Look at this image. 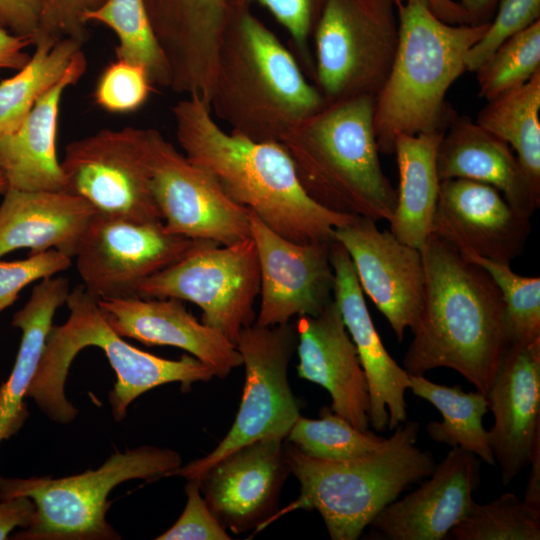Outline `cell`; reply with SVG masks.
<instances>
[{
	"label": "cell",
	"mask_w": 540,
	"mask_h": 540,
	"mask_svg": "<svg viewBox=\"0 0 540 540\" xmlns=\"http://www.w3.org/2000/svg\"><path fill=\"white\" fill-rule=\"evenodd\" d=\"M171 111L185 157L209 173L229 199L282 237L300 244L331 243L335 228L358 217L316 203L303 189L280 142L254 141L224 131L198 97L186 96Z\"/></svg>",
	"instance_id": "1"
},
{
	"label": "cell",
	"mask_w": 540,
	"mask_h": 540,
	"mask_svg": "<svg viewBox=\"0 0 540 540\" xmlns=\"http://www.w3.org/2000/svg\"><path fill=\"white\" fill-rule=\"evenodd\" d=\"M419 250L424 297L403 368L415 376L449 368L486 394L509 346L501 293L481 266L435 234Z\"/></svg>",
	"instance_id": "2"
},
{
	"label": "cell",
	"mask_w": 540,
	"mask_h": 540,
	"mask_svg": "<svg viewBox=\"0 0 540 540\" xmlns=\"http://www.w3.org/2000/svg\"><path fill=\"white\" fill-rule=\"evenodd\" d=\"M324 105L279 38L245 7L231 8L218 49L211 112L231 132L280 142Z\"/></svg>",
	"instance_id": "3"
},
{
	"label": "cell",
	"mask_w": 540,
	"mask_h": 540,
	"mask_svg": "<svg viewBox=\"0 0 540 540\" xmlns=\"http://www.w3.org/2000/svg\"><path fill=\"white\" fill-rule=\"evenodd\" d=\"M398 43L389 75L374 100L379 153H394L399 134L445 131L456 115L445 95L466 71L467 51L484 34L481 25L449 24L427 0H393Z\"/></svg>",
	"instance_id": "4"
},
{
	"label": "cell",
	"mask_w": 540,
	"mask_h": 540,
	"mask_svg": "<svg viewBox=\"0 0 540 540\" xmlns=\"http://www.w3.org/2000/svg\"><path fill=\"white\" fill-rule=\"evenodd\" d=\"M375 98L325 104L280 140L305 192L336 213L391 218L397 190L385 176L373 128Z\"/></svg>",
	"instance_id": "5"
},
{
	"label": "cell",
	"mask_w": 540,
	"mask_h": 540,
	"mask_svg": "<svg viewBox=\"0 0 540 540\" xmlns=\"http://www.w3.org/2000/svg\"><path fill=\"white\" fill-rule=\"evenodd\" d=\"M69 317L65 323L52 326L37 372L26 398H31L51 420L68 424L78 411L65 395V384L75 356L88 346L103 350L116 374L108 398L115 420L121 421L129 405L145 392L172 382L187 389L195 382H207L213 370L194 356L165 359L142 351L115 332L98 299L84 286L70 290L65 303Z\"/></svg>",
	"instance_id": "6"
},
{
	"label": "cell",
	"mask_w": 540,
	"mask_h": 540,
	"mask_svg": "<svg viewBox=\"0 0 540 540\" xmlns=\"http://www.w3.org/2000/svg\"><path fill=\"white\" fill-rule=\"evenodd\" d=\"M419 427V422L406 420L382 448L347 461L313 458L288 442L285 460L300 493L275 512L266 527L286 513L317 510L332 540L358 539L383 508L433 473V455L416 445Z\"/></svg>",
	"instance_id": "7"
},
{
	"label": "cell",
	"mask_w": 540,
	"mask_h": 540,
	"mask_svg": "<svg viewBox=\"0 0 540 540\" xmlns=\"http://www.w3.org/2000/svg\"><path fill=\"white\" fill-rule=\"evenodd\" d=\"M182 466L174 450L141 446L112 454L100 467L62 477L0 476V499L24 496L35 504L31 525L14 535L24 540H114L106 518L110 492L134 480L173 476Z\"/></svg>",
	"instance_id": "8"
},
{
	"label": "cell",
	"mask_w": 540,
	"mask_h": 540,
	"mask_svg": "<svg viewBox=\"0 0 540 540\" xmlns=\"http://www.w3.org/2000/svg\"><path fill=\"white\" fill-rule=\"evenodd\" d=\"M393 0H325L313 32L314 86L325 104L375 98L398 43Z\"/></svg>",
	"instance_id": "9"
},
{
	"label": "cell",
	"mask_w": 540,
	"mask_h": 540,
	"mask_svg": "<svg viewBox=\"0 0 540 540\" xmlns=\"http://www.w3.org/2000/svg\"><path fill=\"white\" fill-rule=\"evenodd\" d=\"M260 270L253 239L220 245L196 240L176 262L147 278L137 290L143 298H175L202 310L201 322L233 344L255 323Z\"/></svg>",
	"instance_id": "10"
},
{
	"label": "cell",
	"mask_w": 540,
	"mask_h": 540,
	"mask_svg": "<svg viewBox=\"0 0 540 540\" xmlns=\"http://www.w3.org/2000/svg\"><path fill=\"white\" fill-rule=\"evenodd\" d=\"M245 366V382L235 420L219 444L207 455L181 466L174 475L198 478L238 448L265 437L286 439L300 416L288 379L297 347L296 327L256 323L241 330L235 343ZM173 475V476H174Z\"/></svg>",
	"instance_id": "11"
},
{
	"label": "cell",
	"mask_w": 540,
	"mask_h": 540,
	"mask_svg": "<svg viewBox=\"0 0 540 540\" xmlns=\"http://www.w3.org/2000/svg\"><path fill=\"white\" fill-rule=\"evenodd\" d=\"M66 192L108 217L162 222L148 161L145 128L101 129L65 147Z\"/></svg>",
	"instance_id": "12"
},
{
	"label": "cell",
	"mask_w": 540,
	"mask_h": 540,
	"mask_svg": "<svg viewBox=\"0 0 540 540\" xmlns=\"http://www.w3.org/2000/svg\"><path fill=\"white\" fill-rule=\"evenodd\" d=\"M145 136L152 190L168 232L220 245L251 237L249 209L229 199L158 130L145 128Z\"/></svg>",
	"instance_id": "13"
},
{
	"label": "cell",
	"mask_w": 540,
	"mask_h": 540,
	"mask_svg": "<svg viewBox=\"0 0 540 540\" xmlns=\"http://www.w3.org/2000/svg\"><path fill=\"white\" fill-rule=\"evenodd\" d=\"M195 241L168 232L162 222L95 214L74 256L90 295L133 297L143 281L180 259Z\"/></svg>",
	"instance_id": "14"
},
{
	"label": "cell",
	"mask_w": 540,
	"mask_h": 540,
	"mask_svg": "<svg viewBox=\"0 0 540 540\" xmlns=\"http://www.w3.org/2000/svg\"><path fill=\"white\" fill-rule=\"evenodd\" d=\"M250 227L260 270L255 323L269 327L294 316L320 314L334 299L333 242H293L271 230L252 211Z\"/></svg>",
	"instance_id": "15"
},
{
	"label": "cell",
	"mask_w": 540,
	"mask_h": 540,
	"mask_svg": "<svg viewBox=\"0 0 540 540\" xmlns=\"http://www.w3.org/2000/svg\"><path fill=\"white\" fill-rule=\"evenodd\" d=\"M334 238L347 250L362 290L402 342L406 328H414L423 303L425 272L420 250L363 217L335 228Z\"/></svg>",
	"instance_id": "16"
},
{
	"label": "cell",
	"mask_w": 540,
	"mask_h": 540,
	"mask_svg": "<svg viewBox=\"0 0 540 540\" xmlns=\"http://www.w3.org/2000/svg\"><path fill=\"white\" fill-rule=\"evenodd\" d=\"M530 217L489 184L446 179L440 181L433 234L459 252L510 264L525 248Z\"/></svg>",
	"instance_id": "17"
},
{
	"label": "cell",
	"mask_w": 540,
	"mask_h": 540,
	"mask_svg": "<svg viewBox=\"0 0 540 540\" xmlns=\"http://www.w3.org/2000/svg\"><path fill=\"white\" fill-rule=\"evenodd\" d=\"M284 439L265 437L231 452L200 477V489L213 514L233 533L266 527L275 513L290 472Z\"/></svg>",
	"instance_id": "18"
},
{
	"label": "cell",
	"mask_w": 540,
	"mask_h": 540,
	"mask_svg": "<svg viewBox=\"0 0 540 540\" xmlns=\"http://www.w3.org/2000/svg\"><path fill=\"white\" fill-rule=\"evenodd\" d=\"M156 39L167 60L170 90L208 100L219 45L231 12L230 0H144Z\"/></svg>",
	"instance_id": "19"
},
{
	"label": "cell",
	"mask_w": 540,
	"mask_h": 540,
	"mask_svg": "<svg viewBox=\"0 0 540 540\" xmlns=\"http://www.w3.org/2000/svg\"><path fill=\"white\" fill-rule=\"evenodd\" d=\"M486 397L494 419L489 442L508 485L540 439V340L506 348Z\"/></svg>",
	"instance_id": "20"
},
{
	"label": "cell",
	"mask_w": 540,
	"mask_h": 540,
	"mask_svg": "<svg viewBox=\"0 0 540 540\" xmlns=\"http://www.w3.org/2000/svg\"><path fill=\"white\" fill-rule=\"evenodd\" d=\"M480 469L475 454L451 448L427 481L383 508L370 525L389 540L447 538L471 509Z\"/></svg>",
	"instance_id": "21"
},
{
	"label": "cell",
	"mask_w": 540,
	"mask_h": 540,
	"mask_svg": "<svg viewBox=\"0 0 540 540\" xmlns=\"http://www.w3.org/2000/svg\"><path fill=\"white\" fill-rule=\"evenodd\" d=\"M335 275L333 298L356 347L370 397V426L382 432L407 420L405 393L409 374L385 349L366 306L351 258L338 241L331 245Z\"/></svg>",
	"instance_id": "22"
},
{
	"label": "cell",
	"mask_w": 540,
	"mask_h": 540,
	"mask_svg": "<svg viewBox=\"0 0 540 540\" xmlns=\"http://www.w3.org/2000/svg\"><path fill=\"white\" fill-rule=\"evenodd\" d=\"M295 327L298 376L329 392L332 412L358 430L368 431L366 376L334 299L317 316H298Z\"/></svg>",
	"instance_id": "23"
},
{
	"label": "cell",
	"mask_w": 540,
	"mask_h": 540,
	"mask_svg": "<svg viewBox=\"0 0 540 540\" xmlns=\"http://www.w3.org/2000/svg\"><path fill=\"white\" fill-rule=\"evenodd\" d=\"M98 305L120 336L180 348L208 365L215 377L225 378L242 365L236 345L198 321L179 299L133 296L100 299Z\"/></svg>",
	"instance_id": "24"
},
{
	"label": "cell",
	"mask_w": 540,
	"mask_h": 540,
	"mask_svg": "<svg viewBox=\"0 0 540 540\" xmlns=\"http://www.w3.org/2000/svg\"><path fill=\"white\" fill-rule=\"evenodd\" d=\"M87 68L83 50L72 59L61 79L34 104L20 127L0 137V175L8 189L66 191L56 154V133L64 91L75 85Z\"/></svg>",
	"instance_id": "25"
},
{
	"label": "cell",
	"mask_w": 540,
	"mask_h": 540,
	"mask_svg": "<svg viewBox=\"0 0 540 540\" xmlns=\"http://www.w3.org/2000/svg\"><path fill=\"white\" fill-rule=\"evenodd\" d=\"M0 204V257L17 249L30 254L56 249L71 258L95 209L66 191L6 189Z\"/></svg>",
	"instance_id": "26"
},
{
	"label": "cell",
	"mask_w": 540,
	"mask_h": 540,
	"mask_svg": "<svg viewBox=\"0 0 540 540\" xmlns=\"http://www.w3.org/2000/svg\"><path fill=\"white\" fill-rule=\"evenodd\" d=\"M436 163L440 181L459 178L489 184L529 216L540 205L510 146L469 118L455 115L450 121Z\"/></svg>",
	"instance_id": "27"
},
{
	"label": "cell",
	"mask_w": 540,
	"mask_h": 540,
	"mask_svg": "<svg viewBox=\"0 0 540 540\" xmlns=\"http://www.w3.org/2000/svg\"><path fill=\"white\" fill-rule=\"evenodd\" d=\"M69 292L65 277L44 278L12 317V326L20 329L22 336L13 369L0 385V443L18 432L28 417L24 399L40 364L55 312L66 303Z\"/></svg>",
	"instance_id": "28"
},
{
	"label": "cell",
	"mask_w": 540,
	"mask_h": 540,
	"mask_svg": "<svg viewBox=\"0 0 540 540\" xmlns=\"http://www.w3.org/2000/svg\"><path fill=\"white\" fill-rule=\"evenodd\" d=\"M444 132L399 134L395 138L399 189L388 221L389 231L399 241L417 249L433 233L440 187L436 157Z\"/></svg>",
	"instance_id": "29"
},
{
	"label": "cell",
	"mask_w": 540,
	"mask_h": 540,
	"mask_svg": "<svg viewBox=\"0 0 540 540\" xmlns=\"http://www.w3.org/2000/svg\"><path fill=\"white\" fill-rule=\"evenodd\" d=\"M409 390L432 404L442 415L441 422L430 421L426 426L431 440L451 448L459 447L486 464L495 465L488 431L483 426V417L489 411L486 394L465 392L459 385L438 384L424 375H409Z\"/></svg>",
	"instance_id": "30"
},
{
	"label": "cell",
	"mask_w": 540,
	"mask_h": 540,
	"mask_svg": "<svg viewBox=\"0 0 540 540\" xmlns=\"http://www.w3.org/2000/svg\"><path fill=\"white\" fill-rule=\"evenodd\" d=\"M540 71L526 83L510 89L478 113L476 123L506 142L540 201Z\"/></svg>",
	"instance_id": "31"
},
{
	"label": "cell",
	"mask_w": 540,
	"mask_h": 540,
	"mask_svg": "<svg viewBox=\"0 0 540 540\" xmlns=\"http://www.w3.org/2000/svg\"><path fill=\"white\" fill-rule=\"evenodd\" d=\"M35 51L18 72L0 82V137L15 132L35 102L66 72L84 46L73 39L34 45Z\"/></svg>",
	"instance_id": "32"
},
{
	"label": "cell",
	"mask_w": 540,
	"mask_h": 540,
	"mask_svg": "<svg viewBox=\"0 0 540 540\" xmlns=\"http://www.w3.org/2000/svg\"><path fill=\"white\" fill-rule=\"evenodd\" d=\"M87 22L109 27L118 38L115 57L145 68L155 87L169 88L171 75L167 60L156 39L144 0H106L85 14Z\"/></svg>",
	"instance_id": "33"
},
{
	"label": "cell",
	"mask_w": 540,
	"mask_h": 540,
	"mask_svg": "<svg viewBox=\"0 0 540 540\" xmlns=\"http://www.w3.org/2000/svg\"><path fill=\"white\" fill-rule=\"evenodd\" d=\"M286 440L307 456L329 461H347L379 450L387 438L369 430L360 431L338 414L323 409L319 419L300 415Z\"/></svg>",
	"instance_id": "34"
},
{
	"label": "cell",
	"mask_w": 540,
	"mask_h": 540,
	"mask_svg": "<svg viewBox=\"0 0 540 540\" xmlns=\"http://www.w3.org/2000/svg\"><path fill=\"white\" fill-rule=\"evenodd\" d=\"M459 253L467 261L481 266L497 285L504 304V326L509 345L540 340V278L518 275L511 270L510 264L473 252Z\"/></svg>",
	"instance_id": "35"
},
{
	"label": "cell",
	"mask_w": 540,
	"mask_h": 540,
	"mask_svg": "<svg viewBox=\"0 0 540 540\" xmlns=\"http://www.w3.org/2000/svg\"><path fill=\"white\" fill-rule=\"evenodd\" d=\"M454 540H539L540 509L512 492L485 504L473 502L467 516L448 533Z\"/></svg>",
	"instance_id": "36"
},
{
	"label": "cell",
	"mask_w": 540,
	"mask_h": 540,
	"mask_svg": "<svg viewBox=\"0 0 540 540\" xmlns=\"http://www.w3.org/2000/svg\"><path fill=\"white\" fill-rule=\"evenodd\" d=\"M540 71V20L503 42L475 71L487 101L516 88Z\"/></svg>",
	"instance_id": "37"
},
{
	"label": "cell",
	"mask_w": 540,
	"mask_h": 540,
	"mask_svg": "<svg viewBox=\"0 0 540 540\" xmlns=\"http://www.w3.org/2000/svg\"><path fill=\"white\" fill-rule=\"evenodd\" d=\"M153 85L141 65L115 59L101 73L94 90V101L112 113L139 109L149 98Z\"/></svg>",
	"instance_id": "38"
},
{
	"label": "cell",
	"mask_w": 540,
	"mask_h": 540,
	"mask_svg": "<svg viewBox=\"0 0 540 540\" xmlns=\"http://www.w3.org/2000/svg\"><path fill=\"white\" fill-rule=\"evenodd\" d=\"M540 0H499L495 19L465 56L466 71H476L507 39L539 20Z\"/></svg>",
	"instance_id": "39"
},
{
	"label": "cell",
	"mask_w": 540,
	"mask_h": 540,
	"mask_svg": "<svg viewBox=\"0 0 540 540\" xmlns=\"http://www.w3.org/2000/svg\"><path fill=\"white\" fill-rule=\"evenodd\" d=\"M106 0H40V16L33 45L55 44L73 39L85 44L89 37L85 14L102 6Z\"/></svg>",
	"instance_id": "40"
},
{
	"label": "cell",
	"mask_w": 540,
	"mask_h": 540,
	"mask_svg": "<svg viewBox=\"0 0 540 540\" xmlns=\"http://www.w3.org/2000/svg\"><path fill=\"white\" fill-rule=\"evenodd\" d=\"M70 266L71 257L56 249L30 254L23 260L0 261V313L14 304L23 288Z\"/></svg>",
	"instance_id": "41"
},
{
	"label": "cell",
	"mask_w": 540,
	"mask_h": 540,
	"mask_svg": "<svg viewBox=\"0 0 540 540\" xmlns=\"http://www.w3.org/2000/svg\"><path fill=\"white\" fill-rule=\"evenodd\" d=\"M187 502L177 521L157 540H229L231 536L205 501L198 478L187 479Z\"/></svg>",
	"instance_id": "42"
},
{
	"label": "cell",
	"mask_w": 540,
	"mask_h": 540,
	"mask_svg": "<svg viewBox=\"0 0 540 540\" xmlns=\"http://www.w3.org/2000/svg\"><path fill=\"white\" fill-rule=\"evenodd\" d=\"M268 9L288 31L304 67L313 77L314 60L308 42L320 17L322 8L317 0H250Z\"/></svg>",
	"instance_id": "43"
},
{
	"label": "cell",
	"mask_w": 540,
	"mask_h": 540,
	"mask_svg": "<svg viewBox=\"0 0 540 540\" xmlns=\"http://www.w3.org/2000/svg\"><path fill=\"white\" fill-rule=\"evenodd\" d=\"M39 16L40 0H0V26L14 35L32 39Z\"/></svg>",
	"instance_id": "44"
},
{
	"label": "cell",
	"mask_w": 540,
	"mask_h": 540,
	"mask_svg": "<svg viewBox=\"0 0 540 540\" xmlns=\"http://www.w3.org/2000/svg\"><path fill=\"white\" fill-rule=\"evenodd\" d=\"M34 502L24 496L0 499V540L8 538L15 528H28L35 515Z\"/></svg>",
	"instance_id": "45"
},
{
	"label": "cell",
	"mask_w": 540,
	"mask_h": 540,
	"mask_svg": "<svg viewBox=\"0 0 540 540\" xmlns=\"http://www.w3.org/2000/svg\"><path fill=\"white\" fill-rule=\"evenodd\" d=\"M30 45L32 39L14 35L0 26V71L23 68L31 57L25 51Z\"/></svg>",
	"instance_id": "46"
},
{
	"label": "cell",
	"mask_w": 540,
	"mask_h": 540,
	"mask_svg": "<svg viewBox=\"0 0 540 540\" xmlns=\"http://www.w3.org/2000/svg\"><path fill=\"white\" fill-rule=\"evenodd\" d=\"M529 463L531 469L523 501L534 508L540 509V439L536 441L533 447Z\"/></svg>",
	"instance_id": "47"
},
{
	"label": "cell",
	"mask_w": 540,
	"mask_h": 540,
	"mask_svg": "<svg viewBox=\"0 0 540 540\" xmlns=\"http://www.w3.org/2000/svg\"><path fill=\"white\" fill-rule=\"evenodd\" d=\"M427 2L433 13L442 21L456 25L470 24L468 14L454 0H427Z\"/></svg>",
	"instance_id": "48"
},
{
	"label": "cell",
	"mask_w": 540,
	"mask_h": 540,
	"mask_svg": "<svg viewBox=\"0 0 540 540\" xmlns=\"http://www.w3.org/2000/svg\"><path fill=\"white\" fill-rule=\"evenodd\" d=\"M499 0H460L459 5L470 18L471 25H481L490 22L488 17Z\"/></svg>",
	"instance_id": "49"
},
{
	"label": "cell",
	"mask_w": 540,
	"mask_h": 540,
	"mask_svg": "<svg viewBox=\"0 0 540 540\" xmlns=\"http://www.w3.org/2000/svg\"><path fill=\"white\" fill-rule=\"evenodd\" d=\"M7 189V184L5 182V180L0 177V194H3Z\"/></svg>",
	"instance_id": "50"
},
{
	"label": "cell",
	"mask_w": 540,
	"mask_h": 540,
	"mask_svg": "<svg viewBox=\"0 0 540 540\" xmlns=\"http://www.w3.org/2000/svg\"><path fill=\"white\" fill-rule=\"evenodd\" d=\"M0 177H2V176L0 175Z\"/></svg>",
	"instance_id": "51"
}]
</instances>
